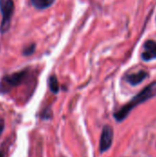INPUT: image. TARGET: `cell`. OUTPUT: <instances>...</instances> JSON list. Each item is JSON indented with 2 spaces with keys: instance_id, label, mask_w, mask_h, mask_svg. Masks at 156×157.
<instances>
[{
  "instance_id": "cell-1",
  "label": "cell",
  "mask_w": 156,
  "mask_h": 157,
  "mask_svg": "<svg viewBox=\"0 0 156 157\" xmlns=\"http://www.w3.org/2000/svg\"><path fill=\"white\" fill-rule=\"evenodd\" d=\"M156 96V82H154L144 87L139 94H137L134 98H131L126 105H124L120 109L114 113V118L118 122H121L124 121L130 114V112L135 109L140 104L146 102L147 100L154 98Z\"/></svg>"
},
{
  "instance_id": "cell-2",
  "label": "cell",
  "mask_w": 156,
  "mask_h": 157,
  "mask_svg": "<svg viewBox=\"0 0 156 157\" xmlns=\"http://www.w3.org/2000/svg\"><path fill=\"white\" fill-rule=\"evenodd\" d=\"M27 76V71H21L9 75L4 76L0 82V92L5 94L9 92L13 87L20 85Z\"/></svg>"
},
{
  "instance_id": "cell-3",
  "label": "cell",
  "mask_w": 156,
  "mask_h": 157,
  "mask_svg": "<svg viewBox=\"0 0 156 157\" xmlns=\"http://www.w3.org/2000/svg\"><path fill=\"white\" fill-rule=\"evenodd\" d=\"M14 7L15 6L13 0H0V12L2 14V21L0 26L1 33H5L8 30Z\"/></svg>"
},
{
  "instance_id": "cell-4",
  "label": "cell",
  "mask_w": 156,
  "mask_h": 157,
  "mask_svg": "<svg viewBox=\"0 0 156 157\" xmlns=\"http://www.w3.org/2000/svg\"><path fill=\"white\" fill-rule=\"evenodd\" d=\"M113 137H114L113 129L108 125L104 126L99 141V150L101 153L107 152L111 147L113 143Z\"/></svg>"
},
{
  "instance_id": "cell-5",
  "label": "cell",
  "mask_w": 156,
  "mask_h": 157,
  "mask_svg": "<svg viewBox=\"0 0 156 157\" xmlns=\"http://www.w3.org/2000/svg\"><path fill=\"white\" fill-rule=\"evenodd\" d=\"M142 58L143 61H151L156 59V41L149 40L144 42Z\"/></svg>"
},
{
  "instance_id": "cell-6",
  "label": "cell",
  "mask_w": 156,
  "mask_h": 157,
  "mask_svg": "<svg viewBox=\"0 0 156 157\" xmlns=\"http://www.w3.org/2000/svg\"><path fill=\"white\" fill-rule=\"evenodd\" d=\"M148 76V73L145 71H140L135 74H131L126 77V80L131 86H137L142 83Z\"/></svg>"
},
{
  "instance_id": "cell-7",
  "label": "cell",
  "mask_w": 156,
  "mask_h": 157,
  "mask_svg": "<svg viewBox=\"0 0 156 157\" xmlns=\"http://www.w3.org/2000/svg\"><path fill=\"white\" fill-rule=\"evenodd\" d=\"M55 0H30L32 6L37 9H45L50 7Z\"/></svg>"
},
{
  "instance_id": "cell-8",
  "label": "cell",
  "mask_w": 156,
  "mask_h": 157,
  "mask_svg": "<svg viewBox=\"0 0 156 157\" xmlns=\"http://www.w3.org/2000/svg\"><path fill=\"white\" fill-rule=\"evenodd\" d=\"M49 86H50V89L52 93L54 94H57L59 92V83H58V80L56 78L55 75H51L49 79Z\"/></svg>"
},
{
  "instance_id": "cell-9",
  "label": "cell",
  "mask_w": 156,
  "mask_h": 157,
  "mask_svg": "<svg viewBox=\"0 0 156 157\" xmlns=\"http://www.w3.org/2000/svg\"><path fill=\"white\" fill-rule=\"evenodd\" d=\"M34 50H35V44H31L29 47H27L26 49H24L23 53H24V55H29V54L33 53Z\"/></svg>"
},
{
  "instance_id": "cell-10",
  "label": "cell",
  "mask_w": 156,
  "mask_h": 157,
  "mask_svg": "<svg viewBox=\"0 0 156 157\" xmlns=\"http://www.w3.org/2000/svg\"><path fill=\"white\" fill-rule=\"evenodd\" d=\"M4 128H5V123H4V121L1 120V121H0V135L2 134V132H3V131H4Z\"/></svg>"
},
{
  "instance_id": "cell-11",
  "label": "cell",
  "mask_w": 156,
  "mask_h": 157,
  "mask_svg": "<svg viewBox=\"0 0 156 157\" xmlns=\"http://www.w3.org/2000/svg\"><path fill=\"white\" fill-rule=\"evenodd\" d=\"M0 157H4V154H3L2 151H0Z\"/></svg>"
}]
</instances>
